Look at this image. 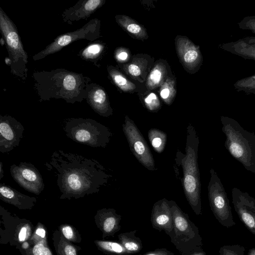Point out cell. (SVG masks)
Returning <instances> with one entry per match:
<instances>
[{
    "label": "cell",
    "mask_w": 255,
    "mask_h": 255,
    "mask_svg": "<svg viewBox=\"0 0 255 255\" xmlns=\"http://www.w3.org/2000/svg\"><path fill=\"white\" fill-rule=\"evenodd\" d=\"M169 203L173 221V231L169 236L171 242L180 255H190L203 250L202 238L198 228L174 201H169Z\"/></svg>",
    "instance_id": "5b68a950"
},
{
    "label": "cell",
    "mask_w": 255,
    "mask_h": 255,
    "mask_svg": "<svg viewBox=\"0 0 255 255\" xmlns=\"http://www.w3.org/2000/svg\"><path fill=\"white\" fill-rule=\"evenodd\" d=\"M33 255H52L50 250L41 243H37L32 248Z\"/></svg>",
    "instance_id": "836d02e7"
},
{
    "label": "cell",
    "mask_w": 255,
    "mask_h": 255,
    "mask_svg": "<svg viewBox=\"0 0 255 255\" xmlns=\"http://www.w3.org/2000/svg\"><path fill=\"white\" fill-rule=\"evenodd\" d=\"M4 171L3 169V164L2 162H0V180L1 179V178L4 176Z\"/></svg>",
    "instance_id": "b9f144b4"
},
{
    "label": "cell",
    "mask_w": 255,
    "mask_h": 255,
    "mask_svg": "<svg viewBox=\"0 0 255 255\" xmlns=\"http://www.w3.org/2000/svg\"><path fill=\"white\" fill-rule=\"evenodd\" d=\"M128 69V72L134 76H138L141 73L139 67L135 64H131L129 65Z\"/></svg>",
    "instance_id": "8d00e7d4"
},
{
    "label": "cell",
    "mask_w": 255,
    "mask_h": 255,
    "mask_svg": "<svg viewBox=\"0 0 255 255\" xmlns=\"http://www.w3.org/2000/svg\"><path fill=\"white\" fill-rule=\"evenodd\" d=\"M163 71L159 66L155 67L151 72L148 80V84L151 87L158 85L162 80Z\"/></svg>",
    "instance_id": "f546056e"
},
{
    "label": "cell",
    "mask_w": 255,
    "mask_h": 255,
    "mask_svg": "<svg viewBox=\"0 0 255 255\" xmlns=\"http://www.w3.org/2000/svg\"><path fill=\"white\" fill-rule=\"evenodd\" d=\"M0 199L19 209H31L37 201L35 197L23 194L4 183L0 184Z\"/></svg>",
    "instance_id": "ac0fdd59"
},
{
    "label": "cell",
    "mask_w": 255,
    "mask_h": 255,
    "mask_svg": "<svg viewBox=\"0 0 255 255\" xmlns=\"http://www.w3.org/2000/svg\"><path fill=\"white\" fill-rule=\"evenodd\" d=\"M32 77L40 101L63 99L71 104L86 99L87 87L91 81L82 74L61 68L35 72Z\"/></svg>",
    "instance_id": "7a4b0ae2"
},
{
    "label": "cell",
    "mask_w": 255,
    "mask_h": 255,
    "mask_svg": "<svg viewBox=\"0 0 255 255\" xmlns=\"http://www.w3.org/2000/svg\"><path fill=\"white\" fill-rule=\"evenodd\" d=\"M35 234L42 238H44L45 237V231L42 228H38L35 231Z\"/></svg>",
    "instance_id": "f35d334b"
},
{
    "label": "cell",
    "mask_w": 255,
    "mask_h": 255,
    "mask_svg": "<svg viewBox=\"0 0 255 255\" xmlns=\"http://www.w3.org/2000/svg\"><path fill=\"white\" fill-rule=\"evenodd\" d=\"M87 102L96 113L105 117L112 115V109L102 87L94 83H90L87 86Z\"/></svg>",
    "instance_id": "2e32d148"
},
{
    "label": "cell",
    "mask_w": 255,
    "mask_h": 255,
    "mask_svg": "<svg viewBox=\"0 0 255 255\" xmlns=\"http://www.w3.org/2000/svg\"><path fill=\"white\" fill-rule=\"evenodd\" d=\"M102 0H80L74 5L65 9L62 14L64 22L71 24L74 21L86 19L104 3Z\"/></svg>",
    "instance_id": "9a60e30c"
},
{
    "label": "cell",
    "mask_w": 255,
    "mask_h": 255,
    "mask_svg": "<svg viewBox=\"0 0 255 255\" xmlns=\"http://www.w3.org/2000/svg\"><path fill=\"white\" fill-rule=\"evenodd\" d=\"M95 244L99 250L108 255H129L119 242L97 240Z\"/></svg>",
    "instance_id": "7402d4cb"
},
{
    "label": "cell",
    "mask_w": 255,
    "mask_h": 255,
    "mask_svg": "<svg viewBox=\"0 0 255 255\" xmlns=\"http://www.w3.org/2000/svg\"><path fill=\"white\" fill-rule=\"evenodd\" d=\"M246 255H255V248L250 249Z\"/></svg>",
    "instance_id": "ee69618b"
},
{
    "label": "cell",
    "mask_w": 255,
    "mask_h": 255,
    "mask_svg": "<svg viewBox=\"0 0 255 255\" xmlns=\"http://www.w3.org/2000/svg\"><path fill=\"white\" fill-rule=\"evenodd\" d=\"M208 185V198L211 211L223 226L230 228L235 225L229 200L224 187L214 169L210 170Z\"/></svg>",
    "instance_id": "ba28073f"
},
{
    "label": "cell",
    "mask_w": 255,
    "mask_h": 255,
    "mask_svg": "<svg viewBox=\"0 0 255 255\" xmlns=\"http://www.w3.org/2000/svg\"><path fill=\"white\" fill-rule=\"evenodd\" d=\"M136 231L123 233L118 236L119 242L129 255L140 252L143 247L141 239L135 235Z\"/></svg>",
    "instance_id": "ffe728a7"
},
{
    "label": "cell",
    "mask_w": 255,
    "mask_h": 255,
    "mask_svg": "<svg viewBox=\"0 0 255 255\" xmlns=\"http://www.w3.org/2000/svg\"><path fill=\"white\" fill-rule=\"evenodd\" d=\"M238 25L240 29L250 30L255 34V15L245 17Z\"/></svg>",
    "instance_id": "4dcf8cb0"
},
{
    "label": "cell",
    "mask_w": 255,
    "mask_h": 255,
    "mask_svg": "<svg viewBox=\"0 0 255 255\" xmlns=\"http://www.w3.org/2000/svg\"><path fill=\"white\" fill-rule=\"evenodd\" d=\"M24 128L15 118L0 116V152L8 153L19 145Z\"/></svg>",
    "instance_id": "7c38bea8"
},
{
    "label": "cell",
    "mask_w": 255,
    "mask_h": 255,
    "mask_svg": "<svg viewBox=\"0 0 255 255\" xmlns=\"http://www.w3.org/2000/svg\"><path fill=\"white\" fill-rule=\"evenodd\" d=\"M62 126L70 139L93 147L105 148L112 135L107 127L91 119L68 118L64 120Z\"/></svg>",
    "instance_id": "8992f818"
},
{
    "label": "cell",
    "mask_w": 255,
    "mask_h": 255,
    "mask_svg": "<svg viewBox=\"0 0 255 255\" xmlns=\"http://www.w3.org/2000/svg\"><path fill=\"white\" fill-rule=\"evenodd\" d=\"M243 38L248 43L255 44V36H246Z\"/></svg>",
    "instance_id": "ab89813d"
},
{
    "label": "cell",
    "mask_w": 255,
    "mask_h": 255,
    "mask_svg": "<svg viewBox=\"0 0 255 255\" xmlns=\"http://www.w3.org/2000/svg\"><path fill=\"white\" fill-rule=\"evenodd\" d=\"M45 166L55 178L61 199L97 193L112 177L97 160L60 149L52 153Z\"/></svg>",
    "instance_id": "6da1fadb"
},
{
    "label": "cell",
    "mask_w": 255,
    "mask_h": 255,
    "mask_svg": "<svg viewBox=\"0 0 255 255\" xmlns=\"http://www.w3.org/2000/svg\"><path fill=\"white\" fill-rule=\"evenodd\" d=\"M61 232L67 240L73 242L76 241V232L71 226L69 225L64 226L61 229Z\"/></svg>",
    "instance_id": "e575fe53"
},
{
    "label": "cell",
    "mask_w": 255,
    "mask_h": 255,
    "mask_svg": "<svg viewBox=\"0 0 255 255\" xmlns=\"http://www.w3.org/2000/svg\"><path fill=\"white\" fill-rule=\"evenodd\" d=\"M123 130L137 160L147 169L155 170L154 160L146 140L133 121L128 116L125 117Z\"/></svg>",
    "instance_id": "30bf717a"
},
{
    "label": "cell",
    "mask_w": 255,
    "mask_h": 255,
    "mask_svg": "<svg viewBox=\"0 0 255 255\" xmlns=\"http://www.w3.org/2000/svg\"><path fill=\"white\" fill-rule=\"evenodd\" d=\"M219 255H246L245 248L239 245H224L219 250Z\"/></svg>",
    "instance_id": "f1b7e54d"
},
{
    "label": "cell",
    "mask_w": 255,
    "mask_h": 255,
    "mask_svg": "<svg viewBox=\"0 0 255 255\" xmlns=\"http://www.w3.org/2000/svg\"><path fill=\"white\" fill-rule=\"evenodd\" d=\"M10 172L13 180L29 192L38 195L44 189L41 175L30 163L21 162L18 165L12 164L10 167Z\"/></svg>",
    "instance_id": "8fae6325"
},
{
    "label": "cell",
    "mask_w": 255,
    "mask_h": 255,
    "mask_svg": "<svg viewBox=\"0 0 255 255\" xmlns=\"http://www.w3.org/2000/svg\"><path fill=\"white\" fill-rule=\"evenodd\" d=\"M219 47L225 51L245 59L255 61V44L248 43L243 38L220 44Z\"/></svg>",
    "instance_id": "d6986e66"
},
{
    "label": "cell",
    "mask_w": 255,
    "mask_h": 255,
    "mask_svg": "<svg viewBox=\"0 0 255 255\" xmlns=\"http://www.w3.org/2000/svg\"><path fill=\"white\" fill-rule=\"evenodd\" d=\"M109 73L116 85L124 91H129L134 89V85L128 81L118 71L113 68H108Z\"/></svg>",
    "instance_id": "484cf974"
},
{
    "label": "cell",
    "mask_w": 255,
    "mask_h": 255,
    "mask_svg": "<svg viewBox=\"0 0 255 255\" xmlns=\"http://www.w3.org/2000/svg\"><path fill=\"white\" fill-rule=\"evenodd\" d=\"M232 203L240 220L255 235V198L237 187L232 189Z\"/></svg>",
    "instance_id": "4fadbf2b"
},
{
    "label": "cell",
    "mask_w": 255,
    "mask_h": 255,
    "mask_svg": "<svg viewBox=\"0 0 255 255\" xmlns=\"http://www.w3.org/2000/svg\"><path fill=\"white\" fill-rule=\"evenodd\" d=\"M118 58L121 60H125L128 57V54L126 52H121L118 55Z\"/></svg>",
    "instance_id": "60d3db41"
},
{
    "label": "cell",
    "mask_w": 255,
    "mask_h": 255,
    "mask_svg": "<svg viewBox=\"0 0 255 255\" xmlns=\"http://www.w3.org/2000/svg\"><path fill=\"white\" fill-rule=\"evenodd\" d=\"M28 229L26 227H23L21 228L18 235V239L20 242L24 241L27 236Z\"/></svg>",
    "instance_id": "74e56055"
},
{
    "label": "cell",
    "mask_w": 255,
    "mask_h": 255,
    "mask_svg": "<svg viewBox=\"0 0 255 255\" xmlns=\"http://www.w3.org/2000/svg\"><path fill=\"white\" fill-rule=\"evenodd\" d=\"M122 216L114 209L104 208L97 211L95 221L103 233V237L114 236L121 229Z\"/></svg>",
    "instance_id": "e0dca14e"
},
{
    "label": "cell",
    "mask_w": 255,
    "mask_h": 255,
    "mask_svg": "<svg viewBox=\"0 0 255 255\" xmlns=\"http://www.w3.org/2000/svg\"><path fill=\"white\" fill-rule=\"evenodd\" d=\"M103 49V45L98 43H92L81 51L80 56L84 60H96L102 52Z\"/></svg>",
    "instance_id": "4316f807"
},
{
    "label": "cell",
    "mask_w": 255,
    "mask_h": 255,
    "mask_svg": "<svg viewBox=\"0 0 255 255\" xmlns=\"http://www.w3.org/2000/svg\"><path fill=\"white\" fill-rule=\"evenodd\" d=\"M146 107L150 111L157 110L160 106V103L156 95L151 93L144 100Z\"/></svg>",
    "instance_id": "1f68e13d"
},
{
    "label": "cell",
    "mask_w": 255,
    "mask_h": 255,
    "mask_svg": "<svg viewBox=\"0 0 255 255\" xmlns=\"http://www.w3.org/2000/svg\"><path fill=\"white\" fill-rule=\"evenodd\" d=\"M22 248L24 249H27L28 248V244L27 243L25 242L22 244Z\"/></svg>",
    "instance_id": "f6af8a7d"
},
{
    "label": "cell",
    "mask_w": 255,
    "mask_h": 255,
    "mask_svg": "<svg viewBox=\"0 0 255 255\" xmlns=\"http://www.w3.org/2000/svg\"><path fill=\"white\" fill-rule=\"evenodd\" d=\"M199 143V137L194 127L189 124L187 128L186 153L181 159L183 172L182 183L185 197L196 215L202 214L198 163Z\"/></svg>",
    "instance_id": "3957f363"
},
{
    "label": "cell",
    "mask_w": 255,
    "mask_h": 255,
    "mask_svg": "<svg viewBox=\"0 0 255 255\" xmlns=\"http://www.w3.org/2000/svg\"><path fill=\"white\" fill-rule=\"evenodd\" d=\"M150 221L153 229L164 231L169 236L171 234L173 221L169 201L163 198L153 204Z\"/></svg>",
    "instance_id": "5bb4252c"
},
{
    "label": "cell",
    "mask_w": 255,
    "mask_h": 255,
    "mask_svg": "<svg viewBox=\"0 0 255 255\" xmlns=\"http://www.w3.org/2000/svg\"><path fill=\"white\" fill-rule=\"evenodd\" d=\"M190 255H206V254L203 250L202 251L195 252Z\"/></svg>",
    "instance_id": "7bdbcfd3"
},
{
    "label": "cell",
    "mask_w": 255,
    "mask_h": 255,
    "mask_svg": "<svg viewBox=\"0 0 255 255\" xmlns=\"http://www.w3.org/2000/svg\"><path fill=\"white\" fill-rule=\"evenodd\" d=\"M225 146L245 169L255 174V133L244 129L235 120L221 116Z\"/></svg>",
    "instance_id": "277c9868"
},
{
    "label": "cell",
    "mask_w": 255,
    "mask_h": 255,
    "mask_svg": "<svg viewBox=\"0 0 255 255\" xmlns=\"http://www.w3.org/2000/svg\"><path fill=\"white\" fill-rule=\"evenodd\" d=\"M234 88L238 92L247 94H255V74L238 80L234 84Z\"/></svg>",
    "instance_id": "d4e9b609"
},
{
    "label": "cell",
    "mask_w": 255,
    "mask_h": 255,
    "mask_svg": "<svg viewBox=\"0 0 255 255\" xmlns=\"http://www.w3.org/2000/svg\"><path fill=\"white\" fill-rule=\"evenodd\" d=\"M148 137L153 148L158 153L162 152L165 147L167 136L166 133L156 128H151Z\"/></svg>",
    "instance_id": "603a6c76"
},
{
    "label": "cell",
    "mask_w": 255,
    "mask_h": 255,
    "mask_svg": "<svg viewBox=\"0 0 255 255\" xmlns=\"http://www.w3.org/2000/svg\"><path fill=\"white\" fill-rule=\"evenodd\" d=\"M0 30L8 54L10 72L15 76L25 80L27 76L28 55L15 25L1 7Z\"/></svg>",
    "instance_id": "52a82bcc"
},
{
    "label": "cell",
    "mask_w": 255,
    "mask_h": 255,
    "mask_svg": "<svg viewBox=\"0 0 255 255\" xmlns=\"http://www.w3.org/2000/svg\"><path fill=\"white\" fill-rule=\"evenodd\" d=\"M173 90L168 84H164L161 89L160 95L162 99L168 104L173 97Z\"/></svg>",
    "instance_id": "d6a6232c"
},
{
    "label": "cell",
    "mask_w": 255,
    "mask_h": 255,
    "mask_svg": "<svg viewBox=\"0 0 255 255\" xmlns=\"http://www.w3.org/2000/svg\"><path fill=\"white\" fill-rule=\"evenodd\" d=\"M100 20L93 19L80 29L59 35L43 50L35 54L32 58L34 61L41 60L47 56L57 52L65 46L76 40H96L100 36Z\"/></svg>",
    "instance_id": "9c48e42d"
},
{
    "label": "cell",
    "mask_w": 255,
    "mask_h": 255,
    "mask_svg": "<svg viewBox=\"0 0 255 255\" xmlns=\"http://www.w3.org/2000/svg\"><path fill=\"white\" fill-rule=\"evenodd\" d=\"M116 18L119 24L133 36L140 39L144 38L147 36L143 27L130 18L123 15H117Z\"/></svg>",
    "instance_id": "44dd1931"
},
{
    "label": "cell",
    "mask_w": 255,
    "mask_h": 255,
    "mask_svg": "<svg viewBox=\"0 0 255 255\" xmlns=\"http://www.w3.org/2000/svg\"><path fill=\"white\" fill-rule=\"evenodd\" d=\"M53 237L54 245L58 255H77L75 247L67 242L60 234L58 236L56 232Z\"/></svg>",
    "instance_id": "cb8c5ba5"
},
{
    "label": "cell",
    "mask_w": 255,
    "mask_h": 255,
    "mask_svg": "<svg viewBox=\"0 0 255 255\" xmlns=\"http://www.w3.org/2000/svg\"><path fill=\"white\" fill-rule=\"evenodd\" d=\"M183 60L186 64L197 66L201 62L202 55L198 47L192 46L183 54Z\"/></svg>",
    "instance_id": "83f0119b"
},
{
    "label": "cell",
    "mask_w": 255,
    "mask_h": 255,
    "mask_svg": "<svg viewBox=\"0 0 255 255\" xmlns=\"http://www.w3.org/2000/svg\"><path fill=\"white\" fill-rule=\"evenodd\" d=\"M139 255H174V254L165 248H160Z\"/></svg>",
    "instance_id": "d590c367"
}]
</instances>
